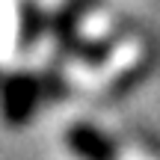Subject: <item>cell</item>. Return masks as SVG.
<instances>
[{
    "label": "cell",
    "mask_w": 160,
    "mask_h": 160,
    "mask_svg": "<svg viewBox=\"0 0 160 160\" xmlns=\"http://www.w3.org/2000/svg\"><path fill=\"white\" fill-rule=\"evenodd\" d=\"M68 145L80 160H116V145L104 137L98 128L89 125H74L68 131Z\"/></svg>",
    "instance_id": "cell-1"
},
{
    "label": "cell",
    "mask_w": 160,
    "mask_h": 160,
    "mask_svg": "<svg viewBox=\"0 0 160 160\" xmlns=\"http://www.w3.org/2000/svg\"><path fill=\"white\" fill-rule=\"evenodd\" d=\"M36 98H39V86L33 80H12L3 92V107H6V116L12 122H24L33 110Z\"/></svg>",
    "instance_id": "cell-2"
}]
</instances>
